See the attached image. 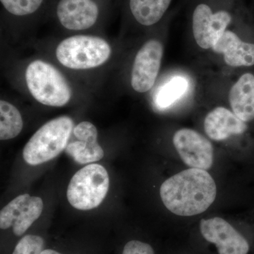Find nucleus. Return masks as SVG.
Segmentation results:
<instances>
[{
  "label": "nucleus",
  "mask_w": 254,
  "mask_h": 254,
  "mask_svg": "<svg viewBox=\"0 0 254 254\" xmlns=\"http://www.w3.org/2000/svg\"><path fill=\"white\" fill-rule=\"evenodd\" d=\"M160 197L168 210L180 216L203 213L213 204L217 187L205 170L190 168L170 177L160 187Z\"/></svg>",
  "instance_id": "nucleus-1"
},
{
  "label": "nucleus",
  "mask_w": 254,
  "mask_h": 254,
  "mask_svg": "<svg viewBox=\"0 0 254 254\" xmlns=\"http://www.w3.org/2000/svg\"><path fill=\"white\" fill-rule=\"evenodd\" d=\"M234 0H200L192 9L190 21L197 45L212 49L233 21Z\"/></svg>",
  "instance_id": "nucleus-2"
},
{
  "label": "nucleus",
  "mask_w": 254,
  "mask_h": 254,
  "mask_svg": "<svg viewBox=\"0 0 254 254\" xmlns=\"http://www.w3.org/2000/svg\"><path fill=\"white\" fill-rule=\"evenodd\" d=\"M25 76L28 91L41 104L63 107L71 100L72 90L69 83L51 64L35 60L28 64Z\"/></svg>",
  "instance_id": "nucleus-3"
},
{
  "label": "nucleus",
  "mask_w": 254,
  "mask_h": 254,
  "mask_svg": "<svg viewBox=\"0 0 254 254\" xmlns=\"http://www.w3.org/2000/svg\"><path fill=\"white\" fill-rule=\"evenodd\" d=\"M112 48L100 37L76 35L63 40L55 51L57 59L71 69L86 70L98 67L110 59Z\"/></svg>",
  "instance_id": "nucleus-4"
},
{
  "label": "nucleus",
  "mask_w": 254,
  "mask_h": 254,
  "mask_svg": "<svg viewBox=\"0 0 254 254\" xmlns=\"http://www.w3.org/2000/svg\"><path fill=\"white\" fill-rule=\"evenodd\" d=\"M73 128L72 120L66 116L45 124L25 145V161L30 165H38L56 158L66 149Z\"/></svg>",
  "instance_id": "nucleus-5"
},
{
  "label": "nucleus",
  "mask_w": 254,
  "mask_h": 254,
  "mask_svg": "<svg viewBox=\"0 0 254 254\" xmlns=\"http://www.w3.org/2000/svg\"><path fill=\"white\" fill-rule=\"evenodd\" d=\"M109 187V175L106 169L99 164H90L73 175L66 196L73 208L89 210L99 206Z\"/></svg>",
  "instance_id": "nucleus-6"
},
{
  "label": "nucleus",
  "mask_w": 254,
  "mask_h": 254,
  "mask_svg": "<svg viewBox=\"0 0 254 254\" xmlns=\"http://www.w3.org/2000/svg\"><path fill=\"white\" fill-rule=\"evenodd\" d=\"M163 56V46L158 40L145 42L135 57L131 84L138 93L148 92L154 86Z\"/></svg>",
  "instance_id": "nucleus-7"
},
{
  "label": "nucleus",
  "mask_w": 254,
  "mask_h": 254,
  "mask_svg": "<svg viewBox=\"0 0 254 254\" xmlns=\"http://www.w3.org/2000/svg\"><path fill=\"white\" fill-rule=\"evenodd\" d=\"M103 0H59L55 14L63 27L68 31L89 29L99 21Z\"/></svg>",
  "instance_id": "nucleus-8"
},
{
  "label": "nucleus",
  "mask_w": 254,
  "mask_h": 254,
  "mask_svg": "<svg viewBox=\"0 0 254 254\" xmlns=\"http://www.w3.org/2000/svg\"><path fill=\"white\" fill-rule=\"evenodd\" d=\"M173 143L180 158L190 168L205 170L213 165V145L195 130H178L174 134Z\"/></svg>",
  "instance_id": "nucleus-9"
},
{
  "label": "nucleus",
  "mask_w": 254,
  "mask_h": 254,
  "mask_svg": "<svg viewBox=\"0 0 254 254\" xmlns=\"http://www.w3.org/2000/svg\"><path fill=\"white\" fill-rule=\"evenodd\" d=\"M43 202L40 197L29 194L18 195L0 212V227H13L16 236H21L41 216Z\"/></svg>",
  "instance_id": "nucleus-10"
},
{
  "label": "nucleus",
  "mask_w": 254,
  "mask_h": 254,
  "mask_svg": "<svg viewBox=\"0 0 254 254\" xmlns=\"http://www.w3.org/2000/svg\"><path fill=\"white\" fill-rule=\"evenodd\" d=\"M200 230L205 240L215 244L219 254H247L250 251L245 237L224 219H203Z\"/></svg>",
  "instance_id": "nucleus-11"
},
{
  "label": "nucleus",
  "mask_w": 254,
  "mask_h": 254,
  "mask_svg": "<svg viewBox=\"0 0 254 254\" xmlns=\"http://www.w3.org/2000/svg\"><path fill=\"white\" fill-rule=\"evenodd\" d=\"M76 141L68 143L65 151L78 164L99 161L104 151L98 143V130L93 124L82 122L73 128Z\"/></svg>",
  "instance_id": "nucleus-12"
},
{
  "label": "nucleus",
  "mask_w": 254,
  "mask_h": 254,
  "mask_svg": "<svg viewBox=\"0 0 254 254\" xmlns=\"http://www.w3.org/2000/svg\"><path fill=\"white\" fill-rule=\"evenodd\" d=\"M212 50L223 55L225 63L231 67L254 66V43L242 41L230 30L222 34Z\"/></svg>",
  "instance_id": "nucleus-13"
},
{
  "label": "nucleus",
  "mask_w": 254,
  "mask_h": 254,
  "mask_svg": "<svg viewBox=\"0 0 254 254\" xmlns=\"http://www.w3.org/2000/svg\"><path fill=\"white\" fill-rule=\"evenodd\" d=\"M247 129V123L223 107L210 111L204 120L205 133L213 141H223L234 135L243 134Z\"/></svg>",
  "instance_id": "nucleus-14"
},
{
  "label": "nucleus",
  "mask_w": 254,
  "mask_h": 254,
  "mask_svg": "<svg viewBox=\"0 0 254 254\" xmlns=\"http://www.w3.org/2000/svg\"><path fill=\"white\" fill-rule=\"evenodd\" d=\"M229 101L234 114L245 123L254 120V74H242L229 92Z\"/></svg>",
  "instance_id": "nucleus-15"
},
{
  "label": "nucleus",
  "mask_w": 254,
  "mask_h": 254,
  "mask_svg": "<svg viewBox=\"0 0 254 254\" xmlns=\"http://www.w3.org/2000/svg\"><path fill=\"white\" fill-rule=\"evenodd\" d=\"M173 0H126L127 11L140 26L150 27L163 19Z\"/></svg>",
  "instance_id": "nucleus-16"
},
{
  "label": "nucleus",
  "mask_w": 254,
  "mask_h": 254,
  "mask_svg": "<svg viewBox=\"0 0 254 254\" xmlns=\"http://www.w3.org/2000/svg\"><path fill=\"white\" fill-rule=\"evenodd\" d=\"M23 119L17 108L5 100L0 101V139H12L21 133Z\"/></svg>",
  "instance_id": "nucleus-17"
},
{
  "label": "nucleus",
  "mask_w": 254,
  "mask_h": 254,
  "mask_svg": "<svg viewBox=\"0 0 254 254\" xmlns=\"http://www.w3.org/2000/svg\"><path fill=\"white\" fill-rule=\"evenodd\" d=\"M188 86L186 78L182 76L172 78L159 91L155 103L159 108H168L186 93Z\"/></svg>",
  "instance_id": "nucleus-18"
},
{
  "label": "nucleus",
  "mask_w": 254,
  "mask_h": 254,
  "mask_svg": "<svg viewBox=\"0 0 254 254\" xmlns=\"http://www.w3.org/2000/svg\"><path fill=\"white\" fill-rule=\"evenodd\" d=\"M46 0H0L6 14L13 17L34 16L44 7Z\"/></svg>",
  "instance_id": "nucleus-19"
},
{
  "label": "nucleus",
  "mask_w": 254,
  "mask_h": 254,
  "mask_svg": "<svg viewBox=\"0 0 254 254\" xmlns=\"http://www.w3.org/2000/svg\"><path fill=\"white\" fill-rule=\"evenodd\" d=\"M43 246L44 241L42 237L26 235L19 241L12 254H41Z\"/></svg>",
  "instance_id": "nucleus-20"
},
{
  "label": "nucleus",
  "mask_w": 254,
  "mask_h": 254,
  "mask_svg": "<svg viewBox=\"0 0 254 254\" xmlns=\"http://www.w3.org/2000/svg\"><path fill=\"white\" fill-rule=\"evenodd\" d=\"M123 254H155L149 245L139 241L128 242L124 248Z\"/></svg>",
  "instance_id": "nucleus-21"
},
{
  "label": "nucleus",
  "mask_w": 254,
  "mask_h": 254,
  "mask_svg": "<svg viewBox=\"0 0 254 254\" xmlns=\"http://www.w3.org/2000/svg\"><path fill=\"white\" fill-rule=\"evenodd\" d=\"M41 254H61L57 252L56 251L52 250H43Z\"/></svg>",
  "instance_id": "nucleus-22"
}]
</instances>
